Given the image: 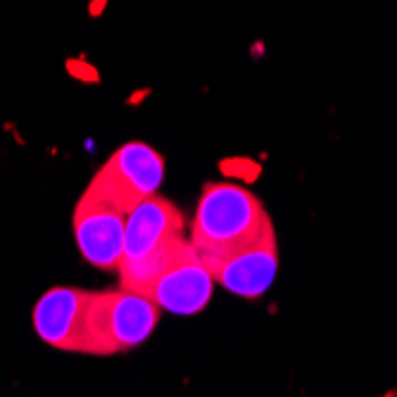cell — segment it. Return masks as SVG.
<instances>
[{
    "mask_svg": "<svg viewBox=\"0 0 397 397\" xmlns=\"http://www.w3.org/2000/svg\"><path fill=\"white\" fill-rule=\"evenodd\" d=\"M162 179V155L143 141H128L117 148L93 174L86 193L128 216L143 200L157 195Z\"/></svg>",
    "mask_w": 397,
    "mask_h": 397,
    "instance_id": "3",
    "label": "cell"
},
{
    "mask_svg": "<svg viewBox=\"0 0 397 397\" xmlns=\"http://www.w3.org/2000/svg\"><path fill=\"white\" fill-rule=\"evenodd\" d=\"M212 291L214 281L209 276V269L195 255L193 245L188 243L181 255L152 283L148 297L159 307V312L193 317L209 305Z\"/></svg>",
    "mask_w": 397,
    "mask_h": 397,
    "instance_id": "8",
    "label": "cell"
},
{
    "mask_svg": "<svg viewBox=\"0 0 397 397\" xmlns=\"http://www.w3.org/2000/svg\"><path fill=\"white\" fill-rule=\"evenodd\" d=\"M93 291L55 286L38 297L31 312L34 331L43 343L65 352H89L86 309Z\"/></svg>",
    "mask_w": 397,
    "mask_h": 397,
    "instance_id": "4",
    "label": "cell"
},
{
    "mask_svg": "<svg viewBox=\"0 0 397 397\" xmlns=\"http://www.w3.org/2000/svg\"><path fill=\"white\" fill-rule=\"evenodd\" d=\"M274 229L271 216L252 190L216 181L203 188L190 224V245L205 266L252 245Z\"/></svg>",
    "mask_w": 397,
    "mask_h": 397,
    "instance_id": "1",
    "label": "cell"
},
{
    "mask_svg": "<svg viewBox=\"0 0 397 397\" xmlns=\"http://www.w3.org/2000/svg\"><path fill=\"white\" fill-rule=\"evenodd\" d=\"M183 214L177 205L169 203L162 195H152V198L143 200L126 216L120 269L122 266L141 264L148 257H152L155 252H159L162 247L183 238Z\"/></svg>",
    "mask_w": 397,
    "mask_h": 397,
    "instance_id": "6",
    "label": "cell"
},
{
    "mask_svg": "<svg viewBox=\"0 0 397 397\" xmlns=\"http://www.w3.org/2000/svg\"><path fill=\"white\" fill-rule=\"evenodd\" d=\"M159 307L131 291L91 293L86 309L89 354L126 352L143 345L159 324Z\"/></svg>",
    "mask_w": 397,
    "mask_h": 397,
    "instance_id": "2",
    "label": "cell"
},
{
    "mask_svg": "<svg viewBox=\"0 0 397 397\" xmlns=\"http://www.w3.org/2000/svg\"><path fill=\"white\" fill-rule=\"evenodd\" d=\"M74 240L81 257L100 271H117L124 252L126 214L84 190L74 207Z\"/></svg>",
    "mask_w": 397,
    "mask_h": 397,
    "instance_id": "5",
    "label": "cell"
},
{
    "mask_svg": "<svg viewBox=\"0 0 397 397\" xmlns=\"http://www.w3.org/2000/svg\"><path fill=\"white\" fill-rule=\"evenodd\" d=\"M214 283L226 288L229 293L247 300L262 297L278 274V243L276 231L271 229L252 245L231 252L229 257L207 266Z\"/></svg>",
    "mask_w": 397,
    "mask_h": 397,
    "instance_id": "7",
    "label": "cell"
}]
</instances>
